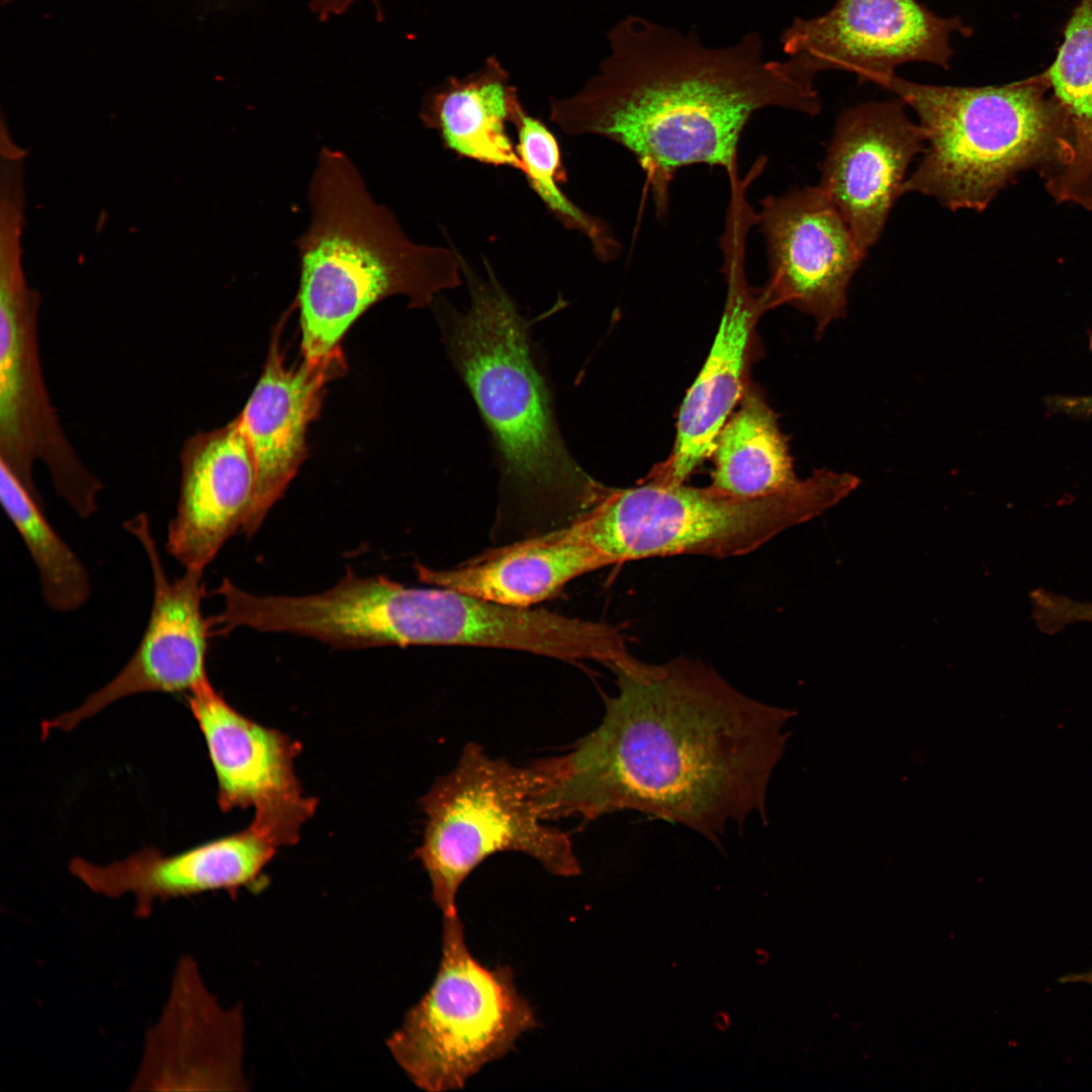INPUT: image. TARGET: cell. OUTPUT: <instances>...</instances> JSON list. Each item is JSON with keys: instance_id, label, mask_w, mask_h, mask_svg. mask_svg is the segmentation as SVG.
Returning a JSON list of instances; mask_svg holds the SVG:
<instances>
[{"instance_id": "obj_1", "label": "cell", "mask_w": 1092, "mask_h": 1092, "mask_svg": "<svg viewBox=\"0 0 1092 1092\" xmlns=\"http://www.w3.org/2000/svg\"><path fill=\"white\" fill-rule=\"evenodd\" d=\"M608 667L617 692L599 726L534 762L546 820L636 811L716 842L727 825L765 817L792 710L685 656L651 663L628 652Z\"/></svg>"}, {"instance_id": "obj_2", "label": "cell", "mask_w": 1092, "mask_h": 1092, "mask_svg": "<svg viewBox=\"0 0 1092 1092\" xmlns=\"http://www.w3.org/2000/svg\"><path fill=\"white\" fill-rule=\"evenodd\" d=\"M607 39L598 72L574 94L552 98L549 118L569 136H601L631 153L659 218L679 169L739 171V141L756 111L815 115L821 107L814 81L789 58L766 59L757 32L716 48L696 31L628 15Z\"/></svg>"}, {"instance_id": "obj_3", "label": "cell", "mask_w": 1092, "mask_h": 1092, "mask_svg": "<svg viewBox=\"0 0 1092 1092\" xmlns=\"http://www.w3.org/2000/svg\"><path fill=\"white\" fill-rule=\"evenodd\" d=\"M308 200L311 219L295 242L303 359L341 352L350 327L384 298L404 295L422 308L462 283L458 250L411 241L343 152L322 149Z\"/></svg>"}, {"instance_id": "obj_4", "label": "cell", "mask_w": 1092, "mask_h": 1092, "mask_svg": "<svg viewBox=\"0 0 1092 1092\" xmlns=\"http://www.w3.org/2000/svg\"><path fill=\"white\" fill-rule=\"evenodd\" d=\"M469 306H438L452 363L487 427L506 488L526 507L574 514L603 484L575 461L560 433L552 397L534 356L528 324L483 259L480 275L459 254Z\"/></svg>"}, {"instance_id": "obj_5", "label": "cell", "mask_w": 1092, "mask_h": 1092, "mask_svg": "<svg viewBox=\"0 0 1092 1092\" xmlns=\"http://www.w3.org/2000/svg\"><path fill=\"white\" fill-rule=\"evenodd\" d=\"M881 87L917 114L925 149L904 193L951 209L983 211L1019 172L1042 173L1058 161L1064 123L1043 73L1000 86L958 87L912 82L897 75Z\"/></svg>"}, {"instance_id": "obj_6", "label": "cell", "mask_w": 1092, "mask_h": 1092, "mask_svg": "<svg viewBox=\"0 0 1092 1092\" xmlns=\"http://www.w3.org/2000/svg\"><path fill=\"white\" fill-rule=\"evenodd\" d=\"M858 484L853 474L818 469L787 490L746 497L711 484L643 478L628 488L604 485L594 505L569 525L612 564L675 555L733 557L818 517Z\"/></svg>"}, {"instance_id": "obj_7", "label": "cell", "mask_w": 1092, "mask_h": 1092, "mask_svg": "<svg viewBox=\"0 0 1092 1092\" xmlns=\"http://www.w3.org/2000/svg\"><path fill=\"white\" fill-rule=\"evenodd\" d=\"M534 764L516 765L468 743L455 766L422 799L423 841L415 851L442 914L457 912V894L484 859L504 851L526 854L558 877L580 866L569 835L548 826L539 802Z\"/></svg>"}, {"instance_id": "obj_8", "label": "cell", "mask_w": 1092, "mask_h": 1092, "mask_svg": "<svg viewBox=\"0 0 1092 1092\" xmlns=\"http://www.w3.org/2000/svg\"><path fill=\"white\" fill-rule=\"evenodd\" d=\"M539 1025L511 966L489 968L476 959L455 912L443 915L441 960L430 988L386 1044L418 1088L451 1092Z\"/></svg>"}, {"instance_id": "obj_9", "label": "cell", "mask_w": 1092, "mask_h": 1092, "mask_svg": "<svg viewBox=\"0 0 1092 1092\" xmlns=\"http://www.w3.org/2000/svg\"><path fill=\"white\" fill-rule=\"evenodd\" d=\"M39 298L22 275L18 252L1 255L0 462L31 489L41 461L57 492L82 518L97 510L103 484L65 435L47 392L36 341Z\"/></svg>"}, {"instance_id": "obj_10", "label": "cell", "mask_w": 1092, "mask_h": 1092, "mask_svg": "<svg viewBox=\"0 0 1092 1092\" xmlns=\"http://www.w3.org/2000/svg\"><path fill=\"white\" fill-rule=\"evenodd\" d=\"M755 224L756 213L748 200L732 198L720 239L727 289L719 329L679 407L671 452L645 479L686 483L700 464L712 456L720 431L751 383L756 326L769 310L762 289L750 286L746 276V239Z\"/></svg>"}, {"instance_id": "obj_11", "label": "cell", "mask_w": 1092, "mask_h": 1092, "mask_svg": "<svg viewBox=\"0 0 1092 1092\" xmlns=\"http://www.w3.org/2000/svg\"><path fill=\"white\" fill-rule=\"evenodd\" d=\"M953 33L972 31L960 17L938 16L918 0H837L823 15L796 17L781 43L812 79L822 71L843 70L881 86L906 63L948 69Z\"/></svg>"}, {"instance_id": "obj_12", "label": "cell", "mask_w": 1092, "mask_h": 1092, "mask_svg": "<svg viewBox=\"0 0 1092 1092\" xmlns=\"http://www.w3.org/2000/svg\"><path fill=\"white\" fill-rule=\"evenodd\" d=\"M756 224L767 256L761 289L768 308L793 305L814 318L821 336L844 316L849 283L866 255L819 185L764 197Z\"/></svg>"}, {"instance_id": "obj_13", "label": "cell", "mask_w": 1092, "mask_h": 1092, "mask_svg": "<svg viewBox=\"0 0 1092 1092\" xmlns=\"http://www.w3.org/2000/svg\"><path fill=\"white\" fill-rule=\"evenodd\" d=\"M124 529L144 548L153 577V604L141 641L125 666L75 710L43 721L42 737L68 731L111 703L145 692L185 693L208 680L205 659L211 637L202 614L203 569L185 568L170 580L165 572L146 514L126 521Z\"/></svg>"}, {"instance_id": "obj_14", "label": "cell", "mask_w": 1092, "mask_h": 1092, "mask_svg": "<svg viewBox=\"0 0 1092 1092\" xmlns=\"http://www.w3.org/2000/svg\"><path fill=\"white\" fill-rule=\"evenodd\" d=\"M244 1017L210 993L191 956L176 964L167 1001L148 1030L131 1091H242Z\"/></svg>"}, {"instance_id": "obj_15", "label": "cell", "mask_w": 1092, "mask_h": 1092, "mask_svg": "<svg viewBox=\"0 0 1092 1092\" xmlns=\"http://www.w3.org/2000/svg\"><path fill=\"white\" fill-rule=\"evenodd\" d=\"M900 98L858 104L838 117L818 184L863 255L879 240L906 172L925 149V133Z\"/></svg>"}, {"instance_id": "obj_16", "label": "cell", "mask_w": 1092, "mask_h": 1092, "mask_svg": "<svg viewBox=\"0 0 1092 1092\" xmlns=\"http://www.w3.org/2000/svg\"><path fill=\"white\" fill-rule=\"evenodd\" d=\"M217 781L221 811L255 809L254 817L299 832L315 809L293 761L300 744L240 714L206 680L187 695Z\"/></svg>"}, {"instance_id": "obj_17", "label": "cell", "mask_w": 1092, "mask_h": 1092, "mask_svg": "<svg viewBox=\"0 0 1092 1092\" xmlns=\"http://www.w3.org/2000/svg\"><path fill=\"white\" fill-rule=\"evenodd\" d=\"M284 845L287 843L277 830L253 819L242 831L174 854L145 847L104 866L74 857L69 870L97 895L110 899L131 895L134 915L146 919L158 903L217 890L236 896Z\"/></svg>"}, {"instance_id": "obj_18", "label": "cell", "mask_w": 1092, "mask_h": 1092, "mask_svg": "<svg viewBox=\"0 0 1092 1092\" xmlns=\"http://www.w3.org/2000/svg\"><path fill=\"white\" fill-rule=\"evenodd\" d=\"M285 316L272 335L266 363L244 410L238 416L251 447L256 491L242 531L249 537L261 527L307 456L306 434L320 414L326 383L345 370L342 352L327 359L285 364L280 336Z\"/></svg>"}, {"instance_id": "obj_19", "label": "cell", "mask_w": 1092, "mask_h": 1092, "mask_svg": "<svg viewBox=\"0 0 1092 1092\" xmlns=\"http://www.w3.org/2000/svg\"><path fill=\"white\" fill-rule=\"evenodd\" d=\"M180 464L177 509L166 549L185 568L204 569L242 530L255 496V460L239 417L188 438Z\"/></svg>"}, {"instance_id": "obj_20", "label": "cell", "mask_w": 1092, "mask_h": 1092, "mask_svg": "<svg viewBox=\"0 0 1092 1092\" xmlns=\"http://www.w3.org/2000/svg\"><path fill=\"white\" fill-rule=\"evenodd\" d=\"M596 546L569 525L471 559L451 569L417 566L422 581L488 602L530 608L571 579L611 565Z\"/></svg>"}, {"instance_id": "obj_21", "label": "cell", "mask_w": 1092, "mask_h": 1092, "mask_svg": "<svg viewBox=\"0 0 1092 1092\" xmlns=\"http://www.w3.org/2000/svg\"><path fill=\"white\" fill-rule=\"evenodd\" d=\"M524 108L518 88L495 56L464 77L451 76L424 96L420 119L460 159L523 172L508 132Z\"/></svg>"}, {"instance_id": "obj_22", "label": "cell", "mask_w": 1092, "mask_h": 1092, "mask_svg": "<svg viewBox=\"0 0 1092 1092\" xmlns=\"http://www.w3.org/2000/svg\"><path fill=\"white\" fill-rule=\"evenodd\" d=\"M1043 75L1064 123L1063 151L1045 187L1058 202L1092 210V0L1075 7Z\"/></svg>"}, {"instance_id": "obj_23", "label": "cell", "mask_w": 1092, "mask_h": 1092, "mask_svg": "<svg viewBox=\"0 0 1092 1092\" xmlns=\"http://www.w3.org/2000/svg\"><path fill=\"white\" fill-rule=\"evenodd\" d=\"M711 485L738 496L787 490L800 482L776 414L750 383L717 438Z\"/></svg>"}, {"instance_id": "obj_24", "label": "cell", "mask_w": 1092, "mask_h": 1092, "mask_svg": "<svg viewBox=\"0 0 1092 1092\" xmlns=\"http://www.w3.org/2000/svg\"><path fill=\"white\" fill-rule=\"evenodd\" d=\"M1 503L38 570L49 607L70 612L89 599V574L47 519L36 490L23 484L0 462Z\"/></svg>"}, {"instance_id": "obj_25", "label": "cell", "mask_w": 1092, "mask_h": 1092, "mask_svg": "<svg viewBox=\"0 0 1092 1092\" xmlns=\"http://www.w3.org/2000/svg\"><path fill=\"white\" fill-rule=\"evenodd\" d=\"M513 126L524 167L522 174L549 213L564 229L585 237L599 261L609 263L618 259L622 245L610 224L580 208L562 190L568 176L555 134L525 107Z\"/></svg>"}, {"instance_id": "obj_26", "label": "cell", "mask_w": 1092, "mask_h": 1092, "mask_svg": "<svg viewBox=\"0 0 1092 1092\" xmlns=\"http://www.w3.org/2000/svg\"><path fill=\"white\" fill-rule=\"evenodd\" d=\"M358 1L361 0H310V7L320 19L327 20L343 14ZM367 1L374 6L376 16L381 18L382 8L380 0Z\"/></svg>"}, {"instance_id": "obj_27", "label": "cell", "mask_w": 1092, "mask_h": 1092, "mask_svg": "<svg viewBox=\"0 0 1092 1092\" xmlns=\"http://www.w3.org/2000/svg\"><path fill=\"white\" fill-rule=\"evenodd\" d=\"M1063 616L1070 625L1092 623V603L1069 599L1064 605Z\"/></svg>"}]
</instances>
